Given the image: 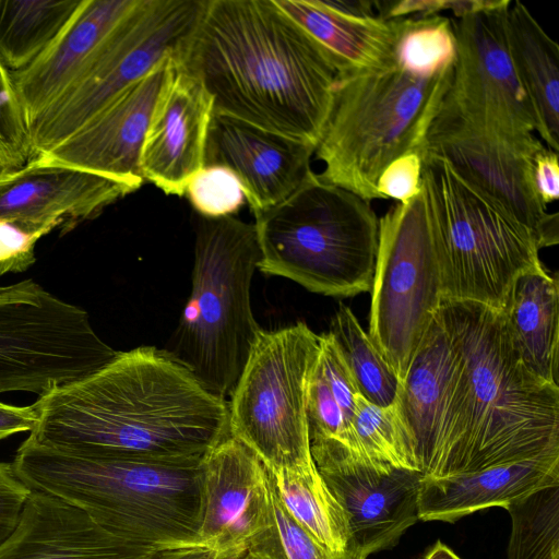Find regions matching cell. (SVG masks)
<instances>
[{
  "label": "cell",
  "instance_id": "1",
  "mask_svg": "<svg viewBox=\"0 0 559 559\" xmlns=\"http://www.w3.org/2000/svg\"><path fill=\"white\" fill-rule=\"evenodd\" d=\"M28 438L98 457L190 463L229 435L228 403L166 349L118 352L91 374L32 404Z\"/></svg>",
  "mask_w": 559,
  "mask_h": 559
},
{
  "label": "cell",
  "instance_id": "2",
  "mask_svg": "<svg viewBox=\"0 0 559 559\" xmlns=\"http://www.w3.org/2000/svg\"><path fill=\"white\" fill-rule=\"evenodd\" d=\"M179 66L214 112L314 147L340 78L332 55L274 0H206Z\"/></svg>",
  "mask_w": 559,
  "mask_h": 559
},
{
  "label": "cell",
  "instance_id": "3",
  "mask_svg": "<svg viewBox=\"0 0 559 559\" xmlns=\"http://www.w3.org/2000/svg\"><path fill=\"white\" fill-rule=\"evenodd\" d=\"M457 354L449 427L428 477L559 454V385L522 362L502 313L442 299L437 312Z\"/></svg>",
  "mask_w": 559,
  "mask_h": 559
},
{
  "label": "cell",
  "instance_id": "4",
  "mask_svg": "<svg viewBox=\"0 0 559 559\" xmlns=\"http://www.w3.org/2000/svg\"><path fill=\"white\" fill-rule=\"evenodd\" d=\"M200 462L87 456L26 438L12 466L31 490L75 506L117 537L164 550L197 547L203 509Z\"/></svg>",
  "mask_w": 559,
  "mask_h": 559
},
{
  "label": "cell",
  "instance_id": "5",
  "mask_svg": "<svg viewBox=\"0 0 559 559\" xmlns=\"http://www.w3.org/2000/svg\"><path fill=\"white\" fill-rule=\"evenodd\" d=\"M254 219L262 273L333 297L371 290L379 218L369 201L311 171Z\"/></svg>",
  "mask_w": 559,
  "mask_h": 559
},
{
  "label": "cell",
  "instance_id": "6",
  "mask_svg": "<svg viewBox=\"0 0 559 559\" xmlns=\"http://www.w3.org/2000/svg\"><path fill=\"white\" fill-rule=\"evenodd\" d=\"M260 258L253 223L199 215L191 295L166 350L225 400L261 329L250 293Z\"/></svg>",
  "mask_w": 559,
  "mask_h": 559
},
{
  "label": "cell",
  "instance_id": "7",
  "mask_svg": "<svg viewBox=\"0 0 559 559\" xmlns=\"http://www.w3.org/2000/svg\"><path fill=\"white\" fill-rule=\"evenodd\" d=\"M452 69L428 80L397 67L340 76L314 151L324 165L319 177L366 201L381 199V171L403 154L425 152Z\"/></svg>",
  "mask_w": 559,
  "mask_h": 559
},
{
  "label": "cell",
  "instance_id": "8",
  "mask_svg": "<svg viewBox=\"0 0 559 559\" xmlns=\"http://www.w3.org/2000/svg\"><path fill=\"white\" fill-rule=\"evenodd\" d=\"M421 177L442 299L500 311L515 278L543 266L534 234L460 177L443 157L425 152Z\"/></svg>",
  "mask_w": 559,
  "mask_h": 559
},
{
  "label": "cell",
  "instance_id": "9",
  "mask_svg": "<svg viewBox=\"0 0 559 559\" xmlns=\"http://www.w3.org/2000/svg\"><path fill=\"white\" fill-rule=\"evenodd\" d=\"M206 0H136L29 124L34 155L63 142L166 58L179 63Z\"/></svg>",
  "mask_w": 559,
  "mask_h": 559
},
{
  "label": "cell",
  "instance_id": "10",
  "mask_svg": "<svg viewBox=\"0 0 559 559\" xmlns=\"http://www.w3.org/2000/svg\"><path fill=\"white\" fill-rule=\"evenodd\" d=\"M320 336L305 322L260 329L228 403V428L271 473L314 464L307 420Z\"/></svg>",
  "mask_w": 559,
  "mask_h": 559
},
{
  "label": "cell",
  "instance_id": "11",
  "mask_svg": "<svg viewBox=\"0 0 559 559\" xmlns=\"http://www.w3.org/2000/svg\"><path fill=\"white\" fill-rule=\"evenodd\" d=\"M369 336L402 381L441 300L429 206L421 192L379 218Z\"/></svg>",
  "mask_w": 559,
  "mask_h": 559
},
{
  "label": "cell",
  "instance_id": "12",
  "mask_svg": "<svg viewBox=\"0 0 559 559\" xmlns=\"http://www.w3.org/2000/svg\"><path fill=\"white\" fill-rule=\"evenodd\" d=\"M117 354L96 333L86 310L34 280L0 290V394L40 396L91 374Z\"/></svg>",
  "mask_w": 559,
  "mask_h": 559
},
{
  "label": "cell",
  "instance_id": "13",
  "mask_svg": "<svg viewBox=\"0 0 559 559\" xmlns=\"http://www.w3.org/2000/svg\"><path fill=\"white\" fill-rule=\"evenodd\" d=\"M500 9L451 17L456 59L439 112L502 136L535 154L544 129L512 62Z\"/></svg>",
  "mask_w": 559,
  "mask_h": 559
},
{
  "label": "cell",
  "instance_id": "14",
  "mask_svg": "<svg viewBox=\"0 0 559 559\" xmlns=\"http://www.w3.org/2000/svg\"><path fill=\"white\" fill-rule=\"evenodd\" d=\"M425 152L443 157L460 177L531 229L539 249L558 243V213L547 212L534 186V154L439 111L429 128Z\"/></svg>",
  "mask_w": 559,
  "mask_h": 559
},
{
  "label": "cell",
  "instance_id": "15",
  "mask_svg": "<svg viewBox=\"0 0 559 559\" xmlns=\"http://www.w3.org/2000/svg\"><path fill=\"white\" fill-rule=\"evenodd\" d=\"M132 192L126 183L38 153L0 178V219L39 237L56 228L64 234Z\"/></svg>",
  "mask_w": 559,
  "mask_h": 559
},
{
  "label": "cell",
  "instance_id": "16",
  "mask_svg": "<svg viewBox=\"0 0 559 559\" xmlns=\"http://www.w3.org/2000/svg\"><path fill=\"white\" fill-rule=\"evenodd\" d=\"M203 509L197 547L219 559L246 554L267 524L270 475L257 455L227 435L201 459Z\"/></svg>",
  "mask_w": 559,
  "mask_h": 559
},
{
  "label": "cell",
  "instance_id": "17",
  "mask_svg": "<svg viewBox=\"0 0 559 559\" xmlns=\"http://www.w3.org/2000/svg\"><path fill=\"white\" fill-rule=\"evenodd\" d=\"M179 60L166 58L129 86L76 132L46 152L53 160L138 190L140 156L157 99Z\"/></svg>",
  "mask_w": 559,
  "mask_h": 559
},
{
  "label": "cell",
  "instance_id": "18",
  "mask_svg": "<svg viewBox=\"0 0 559 559\" xmlns=\"http://www.w3.org/2000/svg\"><path fill=\"white\" fill-rule=\"evenodd\" d=\"M316 147L249 122L213 112L204 166L227 167L239 178L257 216L287 199L312 171Z\"/></svg>",
  "mask_w": 559,
  "mask_h": 559
},
{
  "label": "cell",
  "instance_id": "19",
  "mask_svg": "<svg viewBox=\"0 0 559 559\" xmlns=\"http://www.w3.org/2000/svg\"><path fill=\"white\" fill-rule=\"evenodd\" d=\"M214 112L211 94L177 66L155 105L140 156L144 179L165 194L182 197L189 179L204 166Z\"/></svg>",
  "mask_w": 559,
  "mask_h": 559
},
{
  "label": "cell",
  "instance_id": "20",
  "mask_svg": "<svg viewBox=\"0 0 559 559\" xmlns=\"http://www.w3.org/2000/svg\"><path fill=\"white\" fill-rule=\"evenodd\" d=\"M318 471L346 512L354 547L367 557L395 546L419 520L420 472L373 465Z\"/></svg>",
  "mask_w": 559,
  "mask_h": 559
},
{
  "label": "cell",
  "instance_id": "21",
  "mask_svg": "<svg viewBox=\"0 0 559 559\" xmlns=\"http://www.w3.org/2000/svg\"><path fill=\"white\" fill-rule=\"evenodd\" d=\"M158 549L117 537L84 511L32 490L0 559H151Z\"/></svg>",
  "mask_w": 559,
  "mask_h": 559
},
{
  "label": "cell",
  "instance_id": "22",
  "mask_svg": "<svg viewBox=\"0 0 559 559\" xmlns=\"http://www.w3.org/2000/svg\"><path fill=\"white\" fill-rule=\"evenodd\" d=\"M457 374V354L436 314L395 399L414 436L423 477L431 474L444 444Z\"/></svg>",
  "mask_w": 559,
  "mask_h": 559
},
{
  "label": "cell",
  "instance_id": "23",
  "mask_svg": "<svg viewBox=\"0 0 559 559\" xmlns=\"http://www.w3.org/2000/svg\"><path fill=\"white\" fill-rule=\"evenodd\" d=\"M559 486V454L543 455L477 472L421 479L418 496L420 521L448 523L491 507L513 502Z\"/></svg>",
  "mask_w": 559,
  "mask_h": 559
},
{
  "label": "cell",
  "instance_id": "24",
  "mask_svg": "<svg viewBox=\"0 0 559 559\" xmlns=\"http://www.w3.org/2000/svg\"><path fill=\"white\" fill-rule=\"evenodd\" d=\"M136 0H82L53 43L13 82L31 122L70 84L87 58Z\"/></svg>",
  "mask_w": 559,
  "mask_h": 559
},
{
  "label": "cell",
  "instance_id": "25",
  "mask_svg": "<svg viewBox=\"0 0 559 559\" xmlns=\"http://www.w3.org/2000/svg\"><path fill=\"white\" fill-rule=\"evenodd\" d=\"M274 2L332 55L340 76L396 67L400 17L350 16L333 11L322 0Z\"/></svg>",
  "mask_w": 559,
  "mask_h": 559
},
{
  "label": "cell",
  "instance_id": "26",
  "mask_svg": "<svg viewBox=\"0 0 559 559\" xmlns=\"http://www.w3.org/2000/svg\"><path fill=\"white\" fill-rule=\"evenodd\" d=\"M524 366L558 385L559 284L543 266L520 274L500 310Z\"/></svg>",
  "mask_w": 559,
  "mask_h": 559
},
{
  "label": "cell",
  "instance_id": "27",
  "mask_svg": "<svg viewBox=\"0 0 559 559\" xmlns=\"http://www.w3.org/2000/svg\"><path fill=\"white\" fill-rule=\"evenodd\" d=\"M506 38L516 73L530 95L544 129L543 143L559 151V49L527 8L509 5Z\"/></svg>",
  "mask_w": 559,
  "mask_h": 559
},
{
  "label": "cell",
  "instance_id": "28",
  "mask_svg": "<svg viewBox=\"0 0 559 559\" xmlns=\"http://www.w3.org/2000/svg\"><path fill=\"white\" fill-rule=\"evenodd\" d=\"M269 473L286 511L311 537L334 554L357 549L352 543L346 512L316 464L297 471Z\"/></svg>",
  "mask_w": 559,
  "mask_h": 559
},
{
  "label": "cell",
  "instance_id": "29",
  "mask_svg": "<svg viewBox=\"0 0 559 559\" xmlns=\"http://www.w3.org/2000/svg\"><path fill=\"white\" fill-rule=\"evenodd\" d=\"M82 0H0V61L31 66L59 36Z\"/></svg>",
  "mask_w": 559,
  "mask_h": 559
},
{
  "label": "cell",
  "instance_id": "30",
  "mask_svg": "<svg viewBox=\"0 0 559 559\" xmlns=\"http://www.w3.org/2000/svg\"><path fill=\"white\" fill-rule=\"evenodd\" d=\"M329 332L354 376L359 394L378 406L393 404L400 380L348 306L338 305Z\"/></svg>",
  "mask_w": 559,
  "mask_h": 559
},
{
  "label": "cell",
  "instance_id": "31",
  "mask_svg": "<svg viewBox=\"0 0 559 559\" xmlns=\"http://www.w3.org/2000/svg\"><path fill=\"white\" fill-rule=\"evenodd\" d=\"M352 428L361 453L373 465L420 472L414 436L395 401L382 407L359 395Z\"/></svg>",
  "mask_w": 559,
  "mask_h": 559
},
{
  "label": "cell",
  "instance_id": "32",
  "mask_svg": "<svg viewBox=\"0 0 559 559\" xmlns=\"http://www.w3.org/2000/svg\"><path fill=\"white\" fill-rule=\"evenodd\" d=\"M394 57L400 70L417 79H432L451 69L456 59L451 17L441 14L400 17Z\"/></svg>",
  "mask_w": 559,
  "mask_h": 559
},
{
  "label": "cell",
  "instance_id": "33",
  "mask_svg": "<svg viewBox=\"0 0 559 559\" xmlns=\"http://www.w3.org/2000/svg\"><path fill=\"white\" fill-rule=\"evenodd\" d=\"M512 530L508 559H559V486L507 507Z\"/></svg>",
  "mask_w": 559,
  "mask_h": 559
},
{
  "label": "cell",
  "instance_id": "34",
  "mask_svg": "<svg viewBox=\"0 0 559 559\" xmlns=\"http://www.w3.org/2000/svg\"><path fill=\"white\" fill-rule=\"evenodd\" d=\"M246 554L252 559H367L358 549L334 554L311 537L286 511L271 476L269 522L250 540Z\"/></svg>",
  "mask_w": 559,
  "mask_h": 559
},
{
  "label": "cell",
  "instance_id": "35",
  "mask_svg": "<svg viewBox=\"0 0 559 559\" xmlns=\"http://www.w3.org/2000/svg\"><path fill=\"white\" fill-rule=\"evenodd\" d=\"M185 194L202 217L233 216L246 202L239 178L221 165L203 166L188 181Z\"/></svg>",
  "mask_w": 559,
  "mask_h": 559
},
{
  "label": "cell",
  "instance_id": "36",
  "mask_svg": "<svg viewBox=\"0 0 559 559\" xmlns=\"http://www.w3.org/2000/svg\"><path fill=\"white\" fill-rule=\"evenodd\" d=\"M33 156L28 117L12 73L0 61V164L8 170H15Z\"/></svg>",
  "mask_w": 559,
  "mask_h": 559
},
{
  "label": "cell",
  "instance_id": "37",
  "mask_svg": "<svg viewBox=\"0 0 559 559\" xmlns=\"http://www.w3.org/2000/svg\"><path fill=\"white\" fill-rule=\"evenodd\" d=\"M319 336L317 368L352 427L356 400L360 395L356 381L333 335L326 332Z\"/></svg>",
  "mask_w": 559,
  "mask_h": 559
},
{
  "label": "cell",
  "instance_id": "38",
  "mask_svg": "<svg viewBox=\"0 0 559 559\" xmlns=\"http://www.w3.org/2000/svg\"><path fill=\"white\" fill-rule=\"evenodd\" d=\"M425 152H409L393 159L380 174L377 191L381 199L408 203L423 190V156Z\"/></svg>",
  "mask_w": 559,
  "mask_h": 559
},
{
  "label": "cell",
  "instance_id": "39",
  "mask_svg": "<svg viewBox=\"0 0 559 559\" xmlns=\"http://www.w3.org/2000/svg\"><path fill=\"white\" fill-rule=\"evenodd\" d=\"M40 238L9 221L0 219V276L29 269L36 261L35 246Z\"/></svg>",
  "mask_w": 559,
  "mask_h": 559
},
{
  "label": "cell",
  "instance_id": "40",
  "mask_svg": "<svg viewBox=\"0 0 559 559\" xmlns=\"http://www.w3.org/2000/svg\"><path fill=\"white\" fill-rule=\"evenodd\" d=\"M31 492L16 476L12 463L0 462V544L16 527Z\"/></svg>",
  "mask_w": 559,
  "mask_h": 559
},
{
  "label": "cell",
  "instance_id": "41",
  "mask_svg": "<svg viewBox=\"0 0 559 559\" xmlns=\"http://www.w3.org/2000/svg\"><path fill=\"white\" fill-rule=\"evenodd\" d=\"M536 192L545 206L559 198L558 153L544 146L531 159Z\"/></svg>",
  "mask_w": 559,
  "mask_h": 559
},
{
  "label": "cell",
  "instance_id": "42",
  "mask_svg": "<svg viewBox=\"0 0 559 559\" xmlns=\"http://www.w3.org/2000/svg\"><path fill=\"white\" fill-rule=\"evenodd\" d=\"M36 415L33 405L15 406L0 402V436L8 438L12 435L31 431Z\"/></svg>",
  "mask_w": 559,
  "mask_h": 559
},
{
  "label": "cell",
  "instance_id": "43",
  "mask_svg": "<svg viewBox=\"0 0 559 559\" xmlns=\"http://www.w3.org/2000/svg\"><path fill=\"white\" fill-rule=\"evenodd\" d=\"M322 2L335 12L357 16L378 17L372 1L367 0H322Z\"/></svg>",
  "mask_w": 559,
  "mask_h": 559
},
{
  "label": "cell",
  "instance_id": "44",
  "mask_svg": "<svg viewBox=\"0 0 559 559\" xmlns=\"http://www.w3.org/2000/svg\"><path fill=\"white\" fill-rule=\"evenodd\" d=\"M151 559H219L217 554L203 547L164 549Z\"/></svg>",
  "mask_w": 559,
  "mask_h": 559
},
{
  "label": "cell",
  "instance_id": "45",
  "mask_svg": "<svg viewBox=\"0 0 559 559\" xmlns=\"http://www.w3.org/2000/svg\"><path fill=\"white\" fill-rule=\"evenodd\" d=\"M423 559H462L450 547L440 540L426 552Z\"/></svg>",
  "mask_w": 559,
  "mask_h": 559
},
{
  "label": "cell",
  "instance_id": "46",
  "mask_svg": "<svg viewBox=\"0 0 559 559\" xmlns=\"http://www.w3.org/2000/svg\"><path fill=\"white\" fill-rule=\"evenodd\" d=\"M10 170L5 169L1 164H0V178Z\"/></svg>",
  "mask_w": 559,
  "mask_h": 559
},
{
  "label": "cell",
  "instance_id": "47",
  "mask_svg": "<svg viewBox=\"0 0 559 559\" xmlns=\"http://www.w3.org/2000/svg\"><path fill=\"white\" fill-rule=\"evenodd\" d=\"M235 559H252L248 554L242 555L241 557Z\"/></svg>",
  "mask_w": 559,
  "mask_h": 559
},
{
  "label": "cell",
  "instance_id": "48",
  "mask_svg": "<svg viewBox=\"0 0 559 559\" xmlns=\"http://www.w3.org/2000/svg\"><path fill=\"white\" fill-rule=\"evenodd\" d=\"M4 439L2 436H0V440Z\"/></svg>",
  "mask_w": 559,
  "mask_h": 559
}]
</instances>
